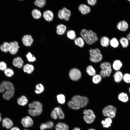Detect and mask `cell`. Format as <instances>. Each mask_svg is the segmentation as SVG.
Here are the masks:
<instances>
[{
	"label": "cell",
	"instance_id": "f907efd6",
	"mask_svg": "<svg viewBox=\"0 0 130 130\" xmlns=\"http://www.w3.org/2000/svg\"><path fill=\"white\" fill-rule=\"evenodd\" d=\"M72 130H81L78 127H76L74 128Z\"/></svg>",
	"mask_w": 130,
	"mask_h": 130
},
{
	"label": "cell",
	"instance_id": "681fc988",
	"mask_svg": "<svg viewBox=\"0 0 130 130\" xmlns=\"http://www.w3.org/2000/svg\"><path fill=\"white\" fill-rule=\"evenodd\" d=\"M127 38L130 41V32L127 36Z\"/></svg>",
	"mask_w": 130,
	"mask_h": 130
},
{
	"label": "cell",
	"instance_id": "ffe728a7",
	"mask_svg": "<svg viewBox=\"0 0 130 130\" xmlns=\"http://www.w3.org/2000/svg\"><path fill=\"white\" fill-rule=\"evenodd\" d=\"M69 126L66 124L59 122L55 125V130H69Z\"/></svg>",
	"mask_w": 130,
	"mask_h": 130
},
{
	"label": "cell",
	"instance_id": "8fae6325",
	"mask_svg": "<svg viewBox=\"0 0 130 130\" xmlns=\"http://www.w3.org/2000/svg\"><path fill=\"white\" fill-rule=\"evenodd\" d=\"M21 122L23 126L26 128L30 127L33 124L32 119L29 116H26L23 117L21 119Z\"/></svg>",
	"mask_w": 130,
	"mask_h": 130
},
{
	"label": "cell",
	"instance_id": "d6986e66",
	"mask_svg": "<svg viewBox=\"0 0 130 130\" xmlns=\"http://www.w3.org/2000/svg\"><path fill=\"white\" fill-rule=\"evenodd\" d=\"M123 75L121 72L118 71H117L113 75L115 81L116 83L120 82L123 79Z\"/></svg>",
	"mask_w": 130,
	"mask_h": 130
},
{
	"label": "cell",
	"instance_id": "bcb514c9",
	"mask_svg": "<svg viewBox=\"0 0 130 130\" xmlns=\"http://www.w3.org/2000/svg\"><path fill=\"white\" fill-rule=\"evenodd\" d=\"M58 16L59 18L61 19H64L63 11L62 9L59 11L58 12Z\"/></svg>",
	"mask_w": 130,
	"mask_h": 130
},
{
	"label": "cell",
	"instance_id": "ab89813d",
	"mask_svg": "<svg viewBox=\"0 0 130 130\" xmlns=\"http://www.w3.org/2000/svg\"><path fill=\"white\" fill-rule=\"evenodd\" d=\"M57 98L58 102L60 104H63L65 102V97L63 94H59L57 95Z\"/></svg>",
	"mask_w": 130,
	"mask_h": 130
},
{
	"label": "cell",
	"instance_id": "f5cc1de1",
	"mask_svg": "<svg viewBox=\"0 0 130 130\" xmlns=\"http://www.w3.org/2000/svg\"><path fill=\"white\" fill-rule=\"evenodd\" d=\"M1 114L0 113V122H1L2 120V118L1 116Z\"/></svg>",
	"mask_w": 130,
	"mask_h": 130
},
{
	"label": "cell",
	"instance_id": "f1b7e54d",
	"mask_svg": "<svg viewBox=\"0 0 130 130\" xmlns=\"http://www.w3.org/2000/svg\"><path fill=\"white\" fill-rule=\"evenodd\" d=\"M123 64L121 62L118 60H115L112 64V67L113 69L117 71H119L122 68Z\"/></svg>",
	"mask_w": 130,
	"mask_h": 130
},
{
	"label": "cell",
	"instance_id": "7dc6e473",
	"mask_svg": "<svg viewBox=\"0 0 130 130\" xmlns=\"http://www.w3.org/2000/svg\"><path fill=\"white\" fill-rule=\"evenodd\" d=\"M88 3L90 5L94 6L97 3V0H88L87 1Z\"/></svg>",
	"mask_w": 130,
	"mask_h": 130
},
{
	"label": "cell",
	"instance_id": "9f6ffc18",
	"mask_svg": "<svg viewBox=\"0 0 130 130\" xmlns=\"http://www.w3.org/2000/svg\"><path fill=\"white\" fill-rule=\"evenodd\" d=\"M129 1H130V0H128Z\"/></svg>",
	"mask_w": 130,
	"mask_h": 130
},
{
	"label": "cell",
	"instance_id": "836d02e7",
	"mask_svg": "<svg viewBox=\"0 0 130 130\" xmlns=\"http://www.w3.org/2000/svg\"><path fill=\"white\" fill-rule=\"evenodd\" d=\"M86 71L88 74L90 76H93L96 74V71L91 65L88 66L86 68Z\"/></svg>",
	"mask_w": 130,
	"mask_h": 130
},
{
	"label": "cell",
	"instance_id": "e0dca14e",
	"mask_svg": "<svg viewBox=\"0 0 130 130\" xmlns=\"http://www.w3.org/2000/svg\"><path fill=\"white\" fill-rule=\"evenodd\" d=\"M43 16L45 19L48 21H51L53 17V14L52 12L50 10H47L44 11L43 13Z\"/></svg>",
	"mask_w": 130,
	"mask_h": 130
},
{
	"label": "cell",
	"instance_id": "7402d4cb",
	"mask_svg": "<svg viewBox=\"0 0 130 130\" xmlns=\"http://www.w3.org/2000/svg\"><path fill=\"white\" fill-rule=\"evenodd\" d=\"M57 33L60 35L63 34L65 32L67 28L63 24H59L56 27Z\"/></svg>",
	"mask_w": 130,
	"mask_h": 130
},
{
	"label": "cell",
	"instance_id": "5bb4252c",
	"mask_svg": "<svg viewBox=\"0 0 130 130\" xmlns=\"http://www.w3.org/2000/svg\"><path fill=\"white\" fill-rule=\"evenodd\" d=\"M78 9L81 14L83 15H85L89 13L91 10L90 6L84 4L80 5L78 6Z\"/></svg>",
	"mask_w": 130,
	"mask_h": 130
},
{
	"label": "cell",
	"instance_id": "d590c367",
	"mask_svg": "<svg viewBox=\"0 0 130 130\" xmlns=\"http://www.w3.org/2000/svg\"><path fill=\"white\" fill-rule=\"evenodd\" d=\"M67 36L69 39H74L76 38V34L75 32L73 30H70L67 32Z\"/></svg>",
	"mask_w": 130,
	"mask_h": 130
},
{
	"label": "cell",
	"instance_id": "7a4b0ae2",
	"mask_svg": "<svg viewBox=\"0 0 130 130\" xmlns=\"http://www.w3.org/2000/svg\"><path fill=\"white\" fill-rule=\"evenodd\" d=\"M80 35L84 41L88 45H92L98 40L96 33L90 30L83 29L81 31Z\"/></svg>",
	"mask_w": 130,
	"mask_h": 130
},
{
	"label": "cell",
	"instance_id": "5b68a950",
	"mask_svg": "<svg viewBox=\"0 0 130 130\" xmlns=\"http://www.w3.org/2000/svg\"><path fill=\"white\" fill-rule=\"evenodd\" d=\"M101 70L100 72V75L103 77L110 76L112 72L110 64L108 62H104L100 65Z\"/></svg>",
	"mask_w": 130,
	"mask_h": 130
},
{
	"label": "cell",
	"instance_id": "7bdbcfd3",
	"mask_svg": "<svg viewBox=\"0 0 130 130\" xmlns=\"http://www.w3.org/2000/svg\"><path fill=\"white\" fill-rule=\"evenodd\" d=\"M124 81L127 84L130 83V74L126 73L123 75V79Z\"/></svg>",
	"mask_w": 130,
	"mask_h": 130
},
{
	"label": "cell",
	"instance_id": "8d00e7d4",
	"mask_svg": "<svg viewBox=\"0 0 130 130\" xmlns=\"http://www.w3.org/2000/svg\"><path fill=\"white\" fill-rule=\"evenodd\" d=\"M4 72L5 75L7 77H11L13 76L14 74L13 70L10 68H7L4 71Z\"/></svg>",
	"mask_w": 130,
	"mask_h": 130
},
{
	"label": "cell",
	"instance_id": "d6a6232c",
	"mask_svg": "<svg viewBox=\"0 0 130 130\" xmlns=\"http://www.w3.org/2000/svg\"><path fill=\"white\" fill-rule=\"evenodd\" d=\"M32 14L33 17L36 19L40 18L42 15L41 12L36 9H34L32 10Z\"/></svg>",
	"mask_w": 130,
	"mask_h": 130
},
{
	"label": "cell",
	"instance_id": "f35d334b",
	"mask_svg": "<svg viewBox=\"0 0 130 130\" xmlns=\"http://www.w3.org/2000/svg\"><path fill=\"white\" fill-rule=\"evenodd\" d=\"M110 44L111 46L114 48H117L119 44L118 40L115 38H112L110 40Z\"/></svg>",
	"mask_w": 130,
	"mask_h": 130
},
{
	"label": "cell",
	"instance_id": "6da1fadb",
	"mask_svg": "<svg viewBox=\"0 0 130 130\" xmlns=\"http://www.w3.org/2000/svg\"><path fill=\"white\" fill-rule=\"evenodd\" d=\"M89 101L87 97L77 95L72 97L71 100L68 102V105L72 109L77 110L85 106Z\"/></svg>",
	"mask_w": 130,
	"mask_h": 130
},
{
	"label": "cell",
	"instance_id": "11a10c76",
	"mask_svg": "<svg viewBox=\"0 0 130 130\" xmlns=\"http://www.w3.org/2000/svg\"><path fill=\"white\" fill-rule=\"evenodd\" d=\"M27 130V129H25V130Z\"/></svg>",
	"mask_w": 130,
	"mask_h": 130
},
{
	"label": "cell",
	"instance_id": "603a6c76",
	"mask_svg": "<svg viewBox=\"0 0 130 130\" xmlns=\"http://www.w3.org/2000/svg\"><path fill=\"white\" fill-rule=\"evenodd\" d=\"M118 98L119 100L124 103L127 102L129 100V97L127 94L123 92L119 94Z\"/></svg>",
	"mask_w": 130,
	"mask_h": 130
},
{
	"label": "cell",
	"instance_id": "cb8c5ba5",
	"mask_svg": "<svg viewBox=\"0 0 130 130\" xmlns=\"http://www.w3.org/2000/svg\"><path fill=\"white\" fill-rule=\"evenodd\" d=\"M101 45L104 47H107L110 44V40L107 36H103L101 37L100 40Z\"/></svg>",
	"mask_w": 130,
	"mask_h": 130
},
{
	"label": "cell",
	"instance_id": "4fadbf2b",
	"mask_svg": "<svg viewBox=\"0 0 130 130\" xmlns=\"http://www.w3.org/2000/svg\"><path fill=\"white\" fill-rule=\"evenodd\" d=\"M22 41L24 45L26 46H30L32 44L33 40L31 35H26L23 37Z\"/></svg>",
	"mask_w": 130,
	"mask_h": 130
},
{
	"label": "cell",
	"instance_id": "484cf974",
	"mask_svg": "<svg viewBox=\"0 0 130 130\" xmlns=\"http://www.w3.org/2000/svg\"><path fill=\"white\" fill-rule=\"evenodd\" d=\"M75 44L80 47H83L85 44V41L81 37L76 38L74 40Z\"/></svg>",
	"mask_w": 130,
	"mask_h": 130
},
{
	"label": "cell",
	"instance_id": "30bf717a",
	"mask_svg": "<svg viewBox=\"0 0 130 130\" xmlns=\"http://www.w3.org/2000/svg\"><path fill=\"white\" fill-rule=\"evenodd\" d=\"M69 76L70 79L72 80L76 81L81 78V73L80 71L77 68H73L69 71Z\"/></svg>",
	"mask_w": 130,
	"mask_h": 130
},
{
	"label": "cell",
	"instance_id": "9a60e30c",
	"mask_svg": "<svg viewBox=\"0 0 130 130\" xmlns=\"http://www.w3.org/2000/svg\"><path fill=\"white\" fill-rule=\"evenodd\" d=\"M12 64L13 65L19 68H21L24 64V61L20 57H18L14 58L13 60Z\"/></svg>",
	"mask_w": 130,
	"mask_h": 130
},
{
	"label": "cell",
	"instance_id": "8992f818",
	"mask_svg": "<svg viewBox=\"0 0 130 130\" xmlns=\"http://www.w3.org/2000/svg\"><path fill=\"white\" fill-rule=\"evenodd\" d=\"M116 112V108L111 105L105 107L102 110V113L104 116L111 119L115 117Z\"/></svg>",
	"mask_w": 130,
	"mask_h": 130
},
{
	"label": "cell",
	"instance_id": "db71d44e",
	"mask_svg": "<svg viewBox=\"0 0 130 130\" xmlns=\"http://www.w3.org/2000/svg\"><path fill=\"white\" fill-rule=\"evenodd\" d=\"M129 92L130 93V86L129 87Z\"/></svg>",
	"mask_w": 130,
	"mask_h": 130
},
{
	"label": "cell",
	"instance_id": "44dd1931",
	"mask_svg": "<svg viewBox=\"0 0 130 130\" xmlns=\"http://www.w3.org/2000/svg\"><path fill=\"white\" fill-rule=\"evenodd\" d=\"M54 125V123L52 121H49L41 124L40 125V128L41 130H45L46 129L52 128Z\"/></svg>",
	"mask_w": 130,
	"mask_h": 130
},
{
	"label": "cell",
	"instance_id": "816d5d0a",
	"mask_svg": "<svg viewBox=\"0 0 130 130\" xmlns=\"http://www.w3.org/2000/svg\"><path fill=\"white\" fill-rule=\"evenodd\" d=\"M88 130H96L95 129L93 128H90Z\"/></svg>",
	"mask_w": 130,
	"mask_h": 130
},
{
	"label": "cell",
	"instance_id": "4dcf8cb0",
	"mask_svg": "<svg viewBox=\"0 0 130 130\" xmlns=\"http://www.w3.org/2000/svg\"><path fill=\"white\" fill-rule=\"evenodd\" d=\"M9 43L5 42L0 46V49L2 52L6 53L9 51Z\"/></svg>",
	"mask_w": 130,
	"mask_h": 130
},
{
	"label": "cell",
	"instance_id": "b9f144b4",
	"mask_svg": "<svg viewBox=\"0 0 130 130\" xmlns=\"http://www.w3.org/2000/svg\"><path fill=\"white\" fill-rule=\"evenodd\" d=\"M102 77L99 74H95L93 76L92 81L94 83L97 84L99 83L101 81Z\"/></svg>",
	"mask_w": 130,
	"mask_h": 130
},
{
	"label": "cell",
	"instance_id": "f6af8a7d",
	"mask_svg": "<svg viewBox=\"0 0 130 130\" xmlns=\"http://www.w3.org/2000/svg\"><path fill=\"white\" fill-rule=\"evenodd\" d=\"M7 68V65L5 62L3 61L0 62V70L4 71Z\"/></svg>",
	"mask_w": 130,
	"mask_h": 130
},
{
	"label": "cell",
	"instance_id": "83f0119b",
	"mask_svg": "<svg viewBox=\"0 0 130 130\" xmlns=\"http://www.w3.org/2000/svg\"><path fill=\"white\" fill-rule=\"evenodd\" d=\"M14 93L15 91H5L2 95V97L5 100H9L13 97Z\"/></svg>",
	"mask_w": 130,
	"mask_h": 130
},
{
	"label": "cell",
	"instance_id": "52a82bcc",
	"mask_svg": "<svg viewBox=\"0 0 130 130\" xmlns=\"http://www.w3.org/2000/svg\"><path fill=\"white\" fill-rule=\"evenodd\" d=\"M84 114L83 118L84 121L87 123H92L95 119L96 117L93 111L90 109H86L83 112Z\"/></svg>",
	"mask_w": 130,
	"mask_h": 130
},
{
	"label": "cell",
	"instance_id": "3957f363",
	"mask_svg": "<svg viewBox=\"0 0 130 130\" xmlns=\"http://www.w3.org/2000/svg\"><path fill=\"white\" fill-rule=\"evenodd\" d=\"M29 114L32 117L40 115L43 111L42 104L38 101H34L28 105Z\"/></svg>",
	"mask_w": 130,
	"mask_h": 130
},
{
	"label": "cell",
	"instance_id": "f546056e",
	"mask_svg": "<svg viewBox=\"0 0 130 130\" xmlns=\"http://www.w3.org/2000/svg\"><path fill=\"white\" fill-rule=\"evenodd\" d=\"M34 68L33 65L26 64L23 67V70L24 72L28 74H31L33 71Z\"/></svg>",
	"mask_w": 130,
	"mask_h": 130
},
{
	"label": "cell",
	"instance_id": "c3c4849f",
	"mask_svg": "<svg viewBox=\"0 0 130 130\" xmlns=\"http://www.w3.org/2000/svg\"><path fill=\"white\" fill-rule=\"evenodd\" d=\"M10 130H20V129L17 127H14L12 128Z\"/></svg>",
	"mask_w": 130,
	"mask_h": 130
},
{
	"label": "cell",
	"instance_id": "9c48e42d",
	"mask_svg": "<svg viewBox=\"0 0 130 130\" xmlns=\"http://www.w3.org/2000/svg\"><path fill=\"white\" fill-rule=\"evenodd\" d=\"M6 91H15V89L11 82L8 81H4L0 84V92H3Z\"/></svg>",
	"mask_w": 130,
	"mask_h": 130
},
{
	"label": "cell",
	"instance_id": "74e56055",
	"mask_svg": "<svg viewBox=\"0 0 130 130\" xmlns=\"http://www.w3.org/2000/svg\"><path fill=\"white\" fill-rule=\"evenodd\" d=\"M44 89V87L43 85L41 83H39L36 85L35 91L37 94H40L43 91Z\"/></svg>",
	"mask_w": 130,
	"mask_h": 130
},
{
	"label": "cell",
	"instance_id": "7c38bea8",
	"mask_svg": "<svg viewBox=\"0 0 130 130\" xmlns=\"http://www.w3.org/2000/svg\"><path fill=\"white\" fill-rule=\"evenodd\" d=\"M10 47L9 52L12 55L16 54L18 52L19 46L18 43L14 41L9 43Z\"/></svg>",
	"mask_w": 130,
	"mask_h": 130
},
{
	"label": "cell",
	"instance_id": "60d3db41",
	"mask_svg": "<svg viewBox=\"0 0 130 130\" xmlns=\"http://www.w3.org/2000/svg\"><path fill=\"white\" fill-rule=\"evenodd\" d=\"M45 0H36L35 1L34 3L37 6L40 8L43 7L46 3Z\"/></svg>",
	"mask_w": 130,
	"mask_h": 130
},
{
	"label": "cell",
	"instance_id": "1f68e13d",
	"mask_svg": "<svg viewBox=\"0 0 130 130\" xmlns=\"http://www.w3.org/2000/svg\"><path fill=\"white\" fill-rule=\"evenodd\" d=\"M62 9L63 11L64 19L66 20H68L71 15V11L65 7L63 8Z\"/></svg>",
	"mask_w": 130,
	"mask_h": 130
},
{
	"label": "cell",
	"instance_id": "e575fe53",
	"mask_svg": "<svg viewBox=\"0 0 130 130\" xmlns=\"http://www.w3.org/2000/svg\"><path fill=\"white\" fill-rule=\"evenodd\" d=\"M120 42L122 46L124 48L128 47L129 44V40L127 38L124 37H122L120 38Z\"/></svg>",
	"mask_w": 130,
	"mask_h": 130
},
{
	"label": "cell",
	"instance_id": "ee69618b",
	"mask_svg": "<svg viewBox=\"0 0 130 130\" xmlns=\"http://www.w3.org/2000/svg\"><path fill=\"white\" fill-rule=\"evenodd\" d=\"M28 60L30 62H32L35 61L36 58L34 56L32 53L29 52H28L26 55Z\"/></svg>",
	"mask_w": 130,
	"mask_h": 130
},
{
	"label": "cell",
	"instance_id": "ac0fdd59",
	"mask_svg": "<svg viewBox=\"0 0 130 130\" xmlns=\"http://www.w3.org/2000/svg\"><path fill=\"white\" fill-rule=\"evenodd\" d=\"M2 124L3 126L7 129H9L12 127L13 125L12 121L8 118H5L2 120Z\"/></svg>",
	"mask_w": 130,
	"mask_h": 130
},
{
	"label": "cell",
	"instance_id": "d4e9b609",
	"mask_svg": "<svg viewBox=\"0 0 130 130\" xmlns=\"http://www.w3.org/2000/svg\"><path fill=\"white\" fill-rule=\"evenodd\" d=\"M17 102L20 105L24 106L27 104L28 100L25 96L22 95L18 98Z\"/></svg>",
	"mask_w": 130,
	"mask_h": 130
},
{
	"label": "cell",
	"instance_id": "277c9868",
	"mask_svg": "<svg viewBox=\"0 0 130 130\" xmlns=\"http://www.w3.org/2000/svg\"><path fill=\"white\" fill-rule=\"evenodd\" d=\"M89 52L90 55V59L91 61L96 63L100 62L102 60L103 56L99 49H91Z\"/></svg>",
	"mask_w": 130,
	"mask_h": 130
},
{
	"label": "cell",
	"instance_id": "2e32d148",
	"mask_svg": "<svg viewBox=\"0 0 130 130\" xmlns=\"http://www.w3.org/2000/svg\"><path fill=\"white\" fill-rule=\"evenodd\" d=\"M117 29L120 31H125L128 28V25L126 21L123 20L118 23L117 25Z\"/></svg>",
	"mask_w": 130,
	"mask_h": 130
},
{
	"label": "cell",
	"instance_id": "4316f807",
	"mask_svg": "<svg viewBox=\"0 0 130 130\" xmlns=\"http://www.w3.org/2000/svg\"><path fill=\"white\" fill-rule=\"evenodd\" d=\"M112 119L108 117L106 118L101 121V123L104 128H108L111 125L112 123Z\"/></svg>",
	"mask_w": 130,
	"mask_h": 130
},
{
	"label": "cell",
	"instance_id": "ba28073f",
	"mask_svg": "<svg viewBox=\"0 0 130 130\" xmlns=\"http://www.w3.org/2000/svg\"><path fill=\"white\" fill-rule=\"evenodd\" d=\"M51 116L54 119L58 118L59 119H62L65 118V115L61 108L59 106L55 108L52 111Z\"/></svg>",
	"mask_w": 130,
	"mask_h": 130
}]
</instances>
